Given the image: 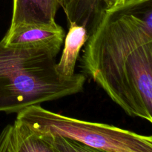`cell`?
<instances>
[{
    "instance_id": "7a4b0ae2",
    "label": "cell",
    "mask_w": 152,
    "mask_h": 152,
    "mask_svg": "<svg viewBox=\"0 0 152 152\" xmlns=\"http://www.w3.org/2000/svg\"><path fill=\"white\" fill-rule=\"evenodd\" d=\"M61 48L47 45L18 46L0 41V112L25 108L82 91L86 77H65L56 71Z\"/></svg>"
},
{
    "instance_id": "5b68a950",
    "label": "cell",
    "mask_w": 152,
    "mask_h": 152,
    "mask_svg": "<svg viewBox=\"0 0 152 152\" xmlns=\"http://www.w3.org/2000/svg\"><path fill=\"white\" fill-rule=\"evenodd\" d=\"M59 0H13V14L9 28L21 24L56 23Z\"/></svg>"
},
{
    "instance_id": "3957f363",
    "label": "cell",
    "mask_w": 152,
    "mask_h": 152,
    "mask_svg": "<svg viewBox=\"0 0 152 152\" xmlns=\"http://www.w3.org/2000/svg\"><path fill=\"white\" fill-rule=\"evenodd\" d=\"M16 120L40 135L59 136L108 152H152L151 136L111 125L62 115L32 105L17 113Z\"/></svg>"
},
{
    "instance_id": "7c38bea8",
    "label": "cell",
    "mask_w": 152,
    "mask_h": 152,
    "mask_svg": "<svg viewBox=\"0 0 152 152\" xmlns=\"http://www.w3.org/2000/svg\"><path fill=\"white\" fill-rule=\"evenodd\" d=\"M67 1L68 0H59V4H60V7H62L65 4H66Z\"/></svg>"
},
{
    "instance_id": "6da1fadb",
    "label": "cell",
    "mask_w": 152,
    "mask_h": 152,
    "mask_svg": "<svg viewBox=\"0 0 152 152\" xmlns=\"http://www.w3.org/2000/svg\"><path fill=\"white\" fill-rule=\"evenodd\" d=\"M84 46V72L128 115L151 123L152 0L107 11Z\"/></svg>"
},
{
    "instance_id": "277c9868",
    "label": "cell",
    "mask_w": 152,
    "mask_h": 152,
    "mask_svg": "<svg viewBox=\"0 0 152 152\" xmlns=\"http://www.w3.org/2000/svg\"><path fill=\"white\" fill-rule=\"evenodd\" d=\"M65 31L57 23L21 24L9 28L2 38L7 45L18 46L47 45L61 48Z\"/></svg>"
},
{
    "instance_id": "30bf717a",
    "label": "cell",
    "mask_w": 152,
    "mask_h": 152,
    "mask_svg": "<svg viewBox=\"0 0 152 152\" xmlns=\"http://www.w3.org/2000/svg\"><path fill=\"white\" fill-rule=\"evenodd\" d=\"M13 125L6 126L0 133V152H13L12 148Z\"/></svg>"
},
{
    "instance_id": "8992f818",
    "label": "cell",
    "mask_w": 152,
    "mask_h": 152,
    "mask_svg": "<svg viewBox=\"0 0 152 152\" xmlns=\"http://www.w3.org/2000/svg\"><path fill=\"white\" fill-rule=\"evenodd\" d=\"M62 8L68 24L84 27L88 36L106 13L102 0H68Z\"/></svg>"
},
{
    "instance_id": "9c48e42d",
    "label": "cell",
    "mask_w": 152,
    "mask_h": 152,
    "mask_svg": "<svg viewBox=\"0 0 152 152\" xmlns=\"http://www.w3.org/2000/svg\"><path fill=\"white\" fill-rule=\"evenodd\" d=\"M41 136L44 137L59 152H108L87 146L80 142L62 137L51 136V135H41Z\"/></svg>"
},
{
    "instance_id": "8fae6325",
    "label": "cell",
    "mask_w": 152,
    "mask_h": 152,
    "mask_svg": "<svg viewBox=\"0 0 152 152\" xmlns=\"http://www.w3.org/2000/svg\"><path fill=\"white\" fill-rule=\"evenodd\" d=\"M126 0H102L105 11H109L126 2Z\"/></svg>"
},
{
    "instance_id": "52a82bcc",
    "label": "cell",
    "mask_w": 152,
    "mask_h": 152,
    "mask_svg": "<svg viewBox=\"0 0 152 152\" xmlns=\"http://www.w3.org/2000/svg\"><path fill=\"white\" fill-rule=\"evenodd\" d=\"M88 34L84 27L70 24L68 32L64 39V48L60 59L56 62V71L65 77H73L75 66L82 48L88 39Z\"/></svg>"
},
{
    "instance_id": "ba28073f",
    "label": "cell",
    "mask_w": 152,
    "mask_h": 152,
    "mask_svg": "<svg viewBox=\"0 0 152 152\" xmlns=\"http://www.w3.org/2000/svg\"><path fill=\"white\" fill-rule=\"evenodd\" d=\"M12 148L13 152H59L44 137L17 120L13 124Z\"/></svg>"
}]
</instances>
